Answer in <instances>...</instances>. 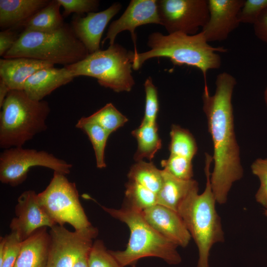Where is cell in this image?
<instances>
[{"instance_id":"cell-1","label":"cell","mask_w":267,"mask_h":267,"mask_svg":"<svg viewBox=\"0 0 267 267\" xmlns=\"http://www.w3.org/2000/svg\"><path fill=\"white\" fill-rule=\"evenodd\" d=\"M236 84L233 76L222 72L216 77L215 93L211 95L208 88H204L202 95L203 110L214 148L211 184L217 203L220 204L226 202L232 185L243 176L231 102Z\"/></svg>"},{"instance_id":"cell-2","label":"cell","mask_w":267,"mask_h":267,"mask_svg":"<svg viewBox=\"0 0 267 267\" xmlns=\"http://www.w3.org/2000/svg\"><path fill=\"white\" fill-rule=\"evenodd\" d=\"M147 45L150 48L148 51L137 53L133 52L132 63L134 70H138L149 59L167 58L174 66L186 65L199 69L204 77V88H208V71L218 69L221 66V57L218 52L227 50L223 47L210 45L201 31L193 35L178 32L164 35L154 32L149 35Z\"/></svg>"},{"instance_id":"cell-3","label":"cell","mask_w":267,"mask_h":267,"mask_svg":"<svg viewBox=\"0 0 267 267\" xmlns=\"http://www.w3.org/2000/svg\"><path fill=\"white\" fill-rule=\"evenodd\" d=\"M213 157L205 153L206 186L201 194L199 188L193 191L182 202L178 212L182 218L199 253L197 267H209L210 251L214 245L224 241L221 219L211 184L210 167Z\"/></svg>"},{"instance_id":"cell-4","label":"cell","mask_w":267,"mask_h":267,"mask_svg":"<svg viewBox=\"0 0 267 267\" xmlns=\"http://www.w3.org/2000/svg\"><path fill=\"white\" fill-rule=\"evenodd\" d=\"M100 207L113 218L126 223L130 229V237L125 250H109L122 267H134L140 259L149 257L161 258L172 265L181 263L178 246L150 226L141 211L126 204L119 209Z\"/></svg>"},{"instance_id":"cell-5","label":"cell","mask_w":267,"mask_h":267,"mask_svg":"<svg viewBox=\"0 0 267 267\" xmlns=\"http://www.w3.org/2000/svg\"><path fill=\"white\" fill-rule=\"evenodd\" d=\"M0 108L1 148L22 147L47 129L46 120L50 111L48 103L32 100L24 90H10Z\"/></svg>"},{"instance_id":"cell-6","label":"cell","mask_w":267,"mask_h":267,"mask_svg":"<svg viewBox=\"0 0 267 267\" xmlns=\"http://www.w3.org/2000/svg\"><path fill=\"white\" fill-rule=\"evenodd\" d=\"M89 52L67 24L50 32L23 31L3 58L27 57L65 66L84 59Z\"/></svg>"},{"instance_id":"cell-7","label":"cell","mask_w":267,"mask_h":267,"mask_svg":"<svg viewBox=\"0 0 267 267\" xmlns=\"http://www.w3.org/2000/svg\"><path fill=\"white\" fill-rule=\"evenodd\" d=\"M132 53L114 44L106 49L89 53L82 60L65 67L76 77L94 78L100 86L115 92H128L135 84L132 75Z\"/></svg>"},{"instance_id":"cell-8","label":"cell","mask_w":267,"mask_h":267,"mask_svg":"<svg viewBox=\"0 0 267 267\" xmlns=\"http://www.w3.org/2000/svg\"><path fill=\"white\" fill-rule=\"evenodd\" d=\"M39 202L50 218L58 225L70 224L75 230L90 226L80 203L74 182L65 175L54 172L46 188L38 194Z\"/></svg>"},{"instance_id":"cell-9","label":"cell","mask_w":267,"mask_h":267,"mask_svg":"<svg viewBox=\"0 0 267 267\" xmlns=\"http://www.w3.org/2000/svg\"><path fill=\"white\" fill-rule=\"evenodd\" d=\"M41 166L64 175L72 165L44 150L14 147L4 149L0 155V181L12 186L19 185L27 177L30 168Z\"/></svg>"},{"instance_id":"cell-10","label":"cell","mask_w":267,"mask_h":267,"mask_svg":"<svg viewBox=\"0 0 267 267\" xmlns=\"http://www.w3.org/2000/svg\"><path fill=\"white\" fill-rule=\"evenodd\" d=\"M157 3L161 25L168 34H196L209 18L207 0H159Z\"/></svg>"},{"instance_id":"cell-11","label":"cell","mask_w":267,"mask_h":267,"mask_svg":"<svg viewBox=\"0 0 267 267\" xmlns=\"http://www.w3.org/2000/svg\"><path fill=\"white\" fill-rule=\"evenodd\" d=\"M49 245L46 267H72L77 259L90 249L98 235V229L90 226L71 231L64 225L50 228Z\"/></svg>"},{"instance_id":"cell-12","label":"cell","mask_w":267,"mask_h":267,"mask_svg":"<svg viewBox=\"0 0 267 267\" xmlns=\"http://www.w3.org/2000/svg\"><path fill=\"white\" fill-rule=\"evenodd\" d=\"M156 0H132L123 14L113 21L108 29L102 45L108 40L109 45L114 44L116 36L121 32H130L134 44V53H137L136 28L148 24L161 25Z\"/></svg>"},{"instance_id":"cell-13","label":"cell","mask_w":267,"mask_h":267,"mask_svg":"<svg viewBox=\"0 0 267 267\" xmlns=\"http://www.w3.org/2000/svg\"><path fill=\"white\" fill-rule=\"evenodd\" d=\"M15 214L9 227L22 241L39 228L56 225L41 205L38 194L32 190L25 191L19 196Z\"/></svg>"},{"instance_id":"cell-14","label":"cell","mask_w":267,"mask_h":267,"mask_svg":"<svg viewBox=\"0 0 267 267\" xmlns=\"http://www.w3.org/2000/svg\"><path fill=\"white\" fill-rule=\"evenodd\" d=\"M209 18L201 32L208 41L226 40L240 23L239 12L244 0H208Z\"/></svg>"},{"instance_id":"cell-15","label":"cell","mask_w":267,"mask_h":267,"mask_svg":"<svg viewBox=\"0 0 267 267\" xmlns=\"http://www.w3.org/2000/svg\"><path fill=\"white\" fill-rule=\"evenodd\" d=\"M148 223L156 231L178 247H186L191 238L178 212L156 204L141 211Z\"/></svg>"},{"instance_id":"cell-16","label":"cell","mask_w":267,"mask_h":267,"mask_svg":"<svg viewBox=\"0 0 267 267\" xmlns=\"http://www.w3.org/2000/svg\"><path fill=\"white\" fill-rule=\"evenodd\" d=\"M121 7L120 3L116 2L103 11L90 12L85 17L73 19L72 29L89 54L100 49L101 39L106 27Z\"/></svg>"},{"instance_id":"cell-17","label":"cell","mask_w":267,"mask_h":267,"mask_svg":"<svg viewBox=\"0 0 267 267\" xmlns=\"http://www.w3.org/2000/svg\"><path fill=\"white\" fill-rule=\"evenodd\" d=\"M76 77L66 67L42 69L26 81L23 90L31 99L43 100L57 88L71 82Z\"/></svg>"},{"instance_id":"cell-18","label":"cell","mask_w":267,"mask_h":267,"mask_svg":"<svg viewBox=\"0 0 267 267\" xmlns=\"http://www.w3.org/2000/svg\"><path fill=\"white\" fill-rule=\"evenodd\" d=\"M49 62L27 57L1 58L0 77L10 90H23L26 81L38 71L54 67Z\"/></svg>"},{"instance_id":"cell-19","label":"cell","mask_w":267,"mask_h":267,"mask_svg":"<svg viewBox=\"0 0 267 267\" xmlns=\"http://www.w3.org/2000/svg\"><path fill=\"white\" fill-rule=\"evenodd\" d=\"M47 227L39 228L22 241L13 267H46L50 240Z\"/></svg>"},{"instance_id":"cell-20","label":"cell","mask_w":267,"mask_h":267,"mask_svg":"<svg viewBox=\"0 0 267 267\" xmlns=\"http://www.w3.org/2000/svg\"><path fill=\"white\" fill-rule=\"evenodd\" d=\"M50 1L48 0H0V28L10 29L20 26Z\"/></svg>"},{"instance_id":"cell-21","label":"cell","mask_w":267,"mask_h":267,"mask_svg":"<svg viewBox=\"0 0 267 267\" xmlns=\"http://www.w3.org/2000/svg\"><path fill=\"white\" fill-rule=\"evenodd\" d=\"M163 182L157 193V204L178 212L180 205L194 190L199 188L197 181L178 178L163 169Z\"/></svg>"},{"instance_id":"cell-22","label":"cell","mask_w":267,"mask_h":267,"mask_svg":"<svg viewBox=\"0 0 267 267\" xmlns=\"http://www.w3.org/2000/svg\"><path fill=\"white\" fill-rule=\"evenodd\" d=\"M61 5L57 0H50L45 7L33 15L20 26L24 31L50 32L55 31L65 24L60 12Z\"/></svg>"},{"instance_id":"cell-23","label":"cell","mask_w":267,"mask_h":267,"mask_svg":"<svg viewBox=\"0 0 267 267\" xmlns=\"http://www.w3.org/2000/svg\"><path fill=\"white\" fill-rule=\"evenodd\" d=\"M157 124H140L132 131L137 141V147L134 158L136 162L146 158L150 161L161 148L162 141L158 133Z\"/></svg>"},{"instance_id":"cell-24","label":"cell","mask_w":267,"mask_h":267,"mask_svg":"<svg viewBox=\"0 0 267 267\" xmlns=\"http://www.w3.org/2000/svg\"><path fill=\"white\" fill-rule=\"evenodd\" d=\"M129 180L137 182L153 192L157 193L163 182V170L158 169L151 162H136L128 174Z\"/></svg>"},{"instance_id":"cell-25","label":"cell","mask_w":267,"mask_h":267,"mask_svg":"<svg viewBox=\"0 0 267 267\" xmlns=\"http://www.w3.org/2000/svg\"><path fill=\"white\" fill-rule=\"evenodd\" d=\"M76 127L88 136L94 151L96 167L99 169L105 168V149L110 134L100 126L88 120L86 117L81 118Z\"/></svg>"},{"instance_id":"cell-26","label":"cell","mask_w":267,"mask_h":267,"mask_svg":"<svg viewBox=\"0 0 267 267\" xmlns=\"http://www.w3.org/2000/svg\"><path fill=\"white\" fill-rule=\"evenodd\" d=\"M170 134L171 141L169 149L170 154L192 160L197 153L198 147L191 133L179 126L173 125Z\"/></svg>"},{"instance_id":"cell-27","label":"cell","mask_w":267,"mask_h":267,"mask_svg":"<svg viewBox=\"0 0 267 267\" xmlns=\"http://www.w3.org/2000/svg\"><path fill=\"white\" fill-rule=\"evenodd\" d=\"M125 204L142 211L157 204V195L141 184L129 180L126 185Z\"/></svg>"},{"instance_id":"cell-28","label":"cell","mask_w":267,"mask_h":267,"mask_svg":"<svg viewBox=\"0 0 267 267\" xmlns=\"http://www.w3.org/2000/svg\"><path fill=\"white\" fill-rule=\"evenodd\" d=\"M105 130L110 135L128 121L126 116L121 113L111 103L106 104L99 110L86 117Z\"/></svg>"},{"instance_id":"cell-29","label":"cell","mask_w":267,"mask_h":267,"mask_svg":"<svg viewBox=\"0 0 267 267\" xmlns=\"http://www.w3.org/2000/svg\"><path fill=\"white\" fill-rule=\"evenodd\" d=\"M163 170L174 177L182 180L193 179L192 160L186 158L170 154L167 159L161 162Z\"/></svg>"},{"instance_id":"cell-30","label":"cell","mask_w":267,"mask_h":267,"mask_svg":"<svg viewBox=\"0 0 267 267\" xmlns=\"http://www.w3.org/2000/svg\"><path fill=\"white\" fill-rule=\"evenodd\" d=\"M144 87L145 104L144 114L141 124H156L159 108L158 91L151 77L146 79Z\"/></svg>"},{"instance_id":"cell-31","label":"cell","mask_w":267,"mask_h":267,"mask_svg":"<svg viewBox=\"0 0 267 267\" xmlns=\"http://www.w3.org/2000/svg\"><path fill=\"white\" fill-rule=\"evenodd\" d=\"M89 267H122L101 240H95L89 255Z\"/></svg>"},{"instance_id":"cell-32","label":"cell","mask_w":267,"mask_h":267,"mask_svg":"<svg viewBox=\"0 0 267 267\" xmlns=\"http://www.w3.org/2000/svg\"><path fill=\"white\" fill-rule=\"evenodd\" d=\"M252 173L258 177L260 185L255 195L256 201L267 209V158H258L251 166Z\"/></svg>"},{"instance_id":"cell-33","label":"cell","mask_w":267,"mask_h":267,"mask_svg":"<svg viewBox=\"0 0 267 267\" xmlns=\"http://www.w3.org/2000/svg\"><path fill=\"white\" fill-rule=\"evenodd\" d=\"M4 237V251L0 260V267H13L20 251L22 241L14 231Z\"/></svg>"},{"instance_id":"cell-34","label":"cell","mask_w":267,"mask_h":267,"mask_svg":"<svg viewBox=\"0 0 267 267\" xmlns=\"http://www.w3.org/2000/svg\"><path fill=\"white\" fill-rule=\"evenodd\" d=\"M267 8V0H246L239 14L240 23L254 24L261 13Z\"/></svg>"},{"instance_id":"cell-35","label":"cell","mask_w":267,"mask_h":267,"mask_svg":"<svg viewBox=\"0 0 267 267\" xmlns=\"http://www.w3.org/2000/svg\"><path fill=\"white\" fill-rule=\"evenodd\" d=\"M64 8L63 15L67 16L71 13L81 15L97 10L99 2L97 0H57Z\"/></svg>"},{"instance_id":"cell-36","label":"cell","mask_w":267,"mask_h":267,"mask_svg":"<svg viewBox=\"0 0 267 267\" xmlns=\"http://www.w3.org/2000/svg\"><path fill=\"white\" fill-rule=\"evenodd\" d=\"M18 37L10 29L0 32V55L3 56L15 44Z\"/></svg>"},{"instance_id":"cell-37","label":"cell","mask_w":267,"mask_h":267,"mask_svg":"<svg viewBox=\"0 0 267 267\" xmlns=\"http://www.w3.org/2000/svg\"><path fill=\"white\" fill-rule=\"evenodd\" d=\"M253 25L256 37L267 44V8L261 13Z\"/></svg>"},{"instance_id":"cell-38","label":"cell","mask_w":267,"mask_h":267,"mask_svg":"<svg viewBox=\"0 0 267 267\" xmlns=\"http://www.w3.org/2000/svg\"><path fill=\"white\" fill-rule=\"evenodd\" d=\"M90 249L84 252L77 259L72 267H89V255Z\"/></svg>"},{"instance_id":"cell-39","label":"cell","mask_w":267,"mask_h":267,"mask_svg":"<svg viewBox=\"0 0 267 267\" xmlns=\"http://www.w3.org/2000/svg\"><path fill=\"white\" fill-rule=\"evenodd\" d=\"M10 90L4 83V82L0 80V107L2 106L4 101Z\"/></svg>"},{"instance_id":"cell-40","label":"cell","mask_w":267,"mask_h":267,"mask_svg":"<svg viewBox=\"0 0 267 267\" xmlns=\"http://www.w3.org/2000/svg\"><path fill=\"white\" fill-rule=\"evenodd\" d=\"M264 98H265V102H266V104L267 106V87L265 90V92H264Z\"/></svg>"},{"instance_id":"cell-41","label":"cell","mask_w":267,"mask_h":267,"mask_svg":"<svg viewBox=\"0 0 267 267\" xmlns=\"http://www.w3.org/2000/svg\"><path fill=\"white\" fill-rule=\"evenodd\" d=\"M265 215L267 216V209H266L265 211Z\"/></svg>"}]
</instances>
